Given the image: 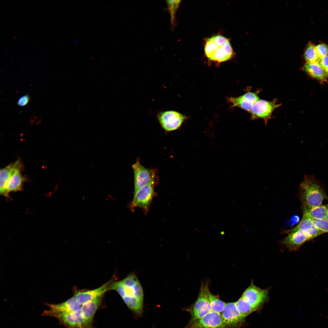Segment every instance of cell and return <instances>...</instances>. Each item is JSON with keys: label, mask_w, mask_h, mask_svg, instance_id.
Instances as JSON below:
<instances>
[{"label": "cell", "mask_w": 328, "mask_h": 328, "mask_svg": "<svg viewBox=\"0 0 328 328\" xmlns=\"http://www.w3.org/2000/svg\"><path fill=\"white\" fill-rule=\"evenodd\" d=\"M56 318L67 328H92L80 311L58 316Z\"/></svg>", "instance_id": "4fadbf2b"}, {"label": "cell", "mask_w": 328, "mask_h": 328, "mask_svg": "<svg viewBox=\"0 0 328 328\" xmlns=\"http://www.w3.org/2000/svg\"><path fill=\"white\" fill-rule=\"evenodd\" d=\"M287 230L302 231L309 234L313 239L323 234L316 227L312 219L304 216H302L301 221L296 226Z\"/></svg>", "instance_id": "ac0fdd59"}, {"label": "cell", "mask_w": 328, "mask_h": 328, "mask_svg": "<svg viewBox=\"0 0 328 328\" xmlns=\"http://www.w3.org/2000/svg\"><path fill=\"white\" fill-rule=\"evenodd\" d=\"M49 309L44 311V315L56 317L70 313L80 311L81 306L73 296L66 301L58 304H48Z\"/></svg>", "instance_id": "ba28073f"}, {"label": "cell", "mask_w": 328, "mask_h": 328, "mask_svg": "<svg viewBox=\"0 0 328 328\" xmlns=\"http://www.w3.org/2000/svg\"><path fill=\"white\" fill-rule=\"evenodd\" d=\"M313 220L316 227L323 234L328 233V221L326 219H316Z\"/></svg>", "instance_id": "484cf974"}, {"label": "cell", "mask_w": 328, "mask_h": 328, "mask_svg": "<svg viewBox=\"0 0 328 328\" xmlns=\"http://www.w3.org/2000/svg\"><path fill=\"white\" fill-rule=\"evenodd\" d=\"M283 232L288 235L282 242L290 250H296L304 243L313 239L309 234L300 230H286Z\"/></svg>", "instance_id": "7c38bea8"}, {"label": "cell", "mask_w": 328, "mask_h": 328, "mask_svg": "<svg viewBox=\"0 0 328 328\" xmlns=\"http://www.w3.org/2000/svg\"><path fill=\"white\" fill-rule=\"evenodd\" d=\"M112 281L111 280L101 287L93 290L77 291L74 294L77 302L80 304H83L91 301L98 297L103 296L107 291L110 290L111 285Z\"/></svg>", "instance_id": "9a60e30c"}, {"label": "cell", "mask_w": 328, "mask_h": 328, "mask_svg": "<svg viewBox=\"0 0 328 328\" xmlns=\"http://www.w3.org/2000/svg\"><path fill=\"white\" fill-rule=\"evenodd\" d=\"M206 56L210 60L221 63L230 60L234 52L229 39L220 35L207 39L204 45Z\"/></svg>", "instance_id": "7a4b0ae2"}, {"label": "cell", "mask_w": 328, "mask_h": 328, "mask_svg": "<svg viewBox=\"0 0 328 328\" xmlns=\"http://www.w3.org/2000/svg\"><path fill=\"white\" fill-rule=\"evenodd\" d=\"M207 293L212 311L221 313L226 303L221 300L218 297L212 294L210 291L209 287L207 289Z\"/></svg>", "instance_id": "7402d4cb"}, {"label": "cell", "mask_w": 328, "mask_h": 328, "mask_svg": "<svg viewBox=\"0 0 328 328\" xmlns=\"http://www.w3.org/2000/svg\"><path fill=\"white\" fill-rule=\"evenodd\" d=\"M304 57L306 63H311L317 62L318 57L315 49V46L309 43L307 46L304 52Z\"/></svg>", "instance_id": "cb8c5ba5"}, {"label": "cell", "mask_w": 328, "mask_h": 328, "mask_svg": "<svg viewBox=\"0 0 328 328\" xmlns=\"http://www.w3.org/2000/svg\"><path fill=\"white\" fill-rule=\"evenodd\" d=\"M259 98L257 93L248 92L237 97H231L227 98L232 107H238L250 112L252 107Z\"/></svg>", "instance_id": "5bb4252c"}, {"label": "cell", "mask_w": 328, "mask_h": 328, "mask_svg": "<svg viewBox=\"0 0 328 328\" xmlns=\"http://www.w3.org/2000/svg\"><path fill=\"white\" fill-rule=\"evenodd\" d=\"M328 210V204L321 205L306 210H302L303 216L312 219H325Z\"/></svg>", "instance_id": "44dd1931"}, {"label": "cell", "mask_w": 328, "mask_h": 328, "mask_svg": "<svg viewBox=\"0 0 328 328\" xmlns=\"http://www.w3.org/2000/svg\"><path fill=\"white\" fill-rule=\"evenodd\" d=\"M29 96L26 94L19 98L17 101V104L20 107L25 106L29 103Z\"/></svg>", "instance_id": "f546056e"}, {"label": "cell", "mask_w": 328, "mask_h": 328, "mask_svg": "<svg viewBox=\"0 0 328 328\" xmlns=\"http://www.w3.org/2000/svg\"><path fill=\"white\" fill-rule=\"evenodd\" d=\"M317 54L319 58L328 55V46L324 43H320L315 46Z\"/></svg>", "instance_id": "83f0119b"}, {"label": "cell", "mask_w": 328, "mask_h": 328, "mask_svg": "<svg viewBox=\"0 0 328 328\" xmlns=\"http://www.w3.org/2000/svg\"><path fill=\"white\" fill-rule=\"evenodd\" d=\"M154 181L140 188L134 193V196L131 204L132 210L136 207L142 209L147 212L155 195Z\"/></svg>", "instance_id": "277c9868"}, {"label": "cell", "mask_w": 328, "mask_h": 328, "mask_svg": "<svg viewBox=\"0 0 328 328\" xmlns=\"http://www.w3.org/2000/svg\"><path fill=\"white\" fill-rule=\"evenodd\" d=\"M21 170L22 168L17 169L8 181L6 187L8 198L9 197V194L10 193L17 192L23 190V185L26 179L22 174L21 173Z\"/></svg>", "instance_id": "e0dca14e"}, {"label": "cell", "mask_w": 328, "mask_h": 328, "mask_svg": "<svg viewBox=\"0 0 328 328\" xmlns=\"http://www.w3.org/2000/svg\"><path fill=\"white\" fill-rule=\"evenodd\" d=\"M22 168V165L21 161L18 159L14 163H11L0 169V193L1 195L8 197L6 187L8 181L17 169Z\"/></svg>", "instance_id": "2e32d148"}, {"label": "cell", "mask_w": 328, "mask_h": 328, "mask_svg": "<svg viewBox=\"0 0 328 328\" xmlns=\"http://www.w3.org/2000/svg\"><path fill=\"white\" fill-rule=\"evenodd\" d=\"M304 70L311 77L322 83L326 82L328 77L317 62L306 63L303 67Z\"/></svg>", "instance_id": "ffe728a7"}, {"label": "cell", "mask_w": 328, "mask_h": 328, "mask_svg": "<svg viewBox=\"0 0 328 328\" xmlns=\"http://www.w3.org/2000/svg\"><path fill=\"white\" fill-rule=\"evenodd\" d=\"M268 295L267 289H261L252 282L245 290L241 297L252 306L259 308L266 301Z\"/></svg>", "instance_id": "8fae6325"}, {"label": "cell", "mask_w": 328, "mask_h": 328, "mask_svg": "<svg viewBox=\"0 0 328 328\" xmlns=\"http://www.w3.org/2000/svg\"><path fill=\"white\" fill-rule=\"evenodd\" d=\"M180 1V0H167L166 1L168 9L171 17L170 23L172 26L175 24L176 13L179 7Z\"/></svg>", "instance_id": "d4e9b609"}, {"label": "cell", "mask_w": 328, "mask_h": 328, "mask_svg": "<svg viewBox=\"0 0 328 328\" xmlns=\"http://www.w3.org/2000/svg\"><path fill=\"white\" fill-rule=\"evenodd\" d=\"M208 288L207 282L202 283L196 300L188 309L191 315L190 322L201 318L212 311L207 293Z\"/></svg>", "instance_id": "3957f363"}, {"label": "cell", "mask_w": 328, "mask_h": 328, "mask_svg": "<svg viewBox=\"0 0 328 328\" xmlns=\"http://www.w3.org/2000/svg\"><path fill=\"white\" fill-rule=\"evenodd\" d=\"M157 117L161 127L167 132L178 129L186 118L184 115L174 110L160 111Z\"/></svg>", "instance_id": "5b68a950"}, {"label": "cell", "mask_w": 328, "mask_h": 328, "mask_svg": "<svg viewBox=\"0 0 328 328\" xmlns=\"http://www.w3.org/2000/svg\"><path fill=\"white\" fill-rule=\"evenodd\" d=\"M220 314L225 328H239L246 317L239 311L235 302L226 303Z\"/></svg>", "instance_id": "8992f818"}, {"label": "cell", "mask_w": 328, "mask_h": 328, "mask_svg": "<svg viewBox=\"0 0 328 328\" xmlns=\"http://www.w3.org/2000/svg\"><path fill=\"white\" fill-rule=\"evenodd\" d=\"M280 104H278L275 101H269L260 100L256 102L252 107L250 113L251 118L252 120L262 118L267 124L271 117L272 113Z\"/></svg>", "instance_id": "52a82bcc"}, {"label": "cell", "mask_w": 328, "mask_h": 328, "mask_svg": "<svg viewBox=\"0 0 328 328\" xmlns=\"http://www.w3.org/2000/svg\"><path fill=\"white\" fill-rule=\"evenodd\" d=\"M235 302L239 311L246 317L258 309L249 303L241 297Z\"/></svg>", "instance_id": "603a6c76"}, {"label": "cell", "mask_w": 328, "mask_h": 328, "mask_svg": "<svg viewBox=\"0 0 328 328\" xmlns=\"http://www.w3.org/2000/svg\"><path fill=\"white\" fill-rule=\"evenodd\" d=\"M299 198L302 210L321 205L328 199L320 182L313 174L304 175L299 187Z\"/></svg>", "instance_id": "6da1fadb"}, {"label": "cell", "mask_w": 328, "mask_h": 328, "mask_svg": "<svg viewBox=\"0 0 328 328\" xmlns=\"http://www.w3.org/2000/svg\"><path fill=\"white\" fill-rule=\"evenodd\" d=\"M132 168L134 175V193L154 181L155 173L153 170L144 167L138 161L132 165Z\"/></svg>", "instance_id": "9c48e42d"}, {"label": "cell", "mask_w": 328, "mask_h": 328, "mask_svg": "<svg viewBox=\"0 0 328 328\" xmlns=\"http://www.w3.org/2000/svg\"><path fill=\"white\" fill-rule=\"evenodd\" d=\"M325 219H326L328 221V210H327V214H326V216Z\"/></svg>", "instance_id": "4dcf8cb0"}, {"label": "cell", "mask_w": 328, "mask_h": 328, "mask_svg": "<svg viewBox=\"0 0 328 328\" xmlns=\"http://www.w3.org/2000/svg\"><path fill=\"white\" fill-rule=\"evenodd\" d=\"M121 281L125 286L132 287L139 282V281L135 274L131 273Z\"/></svg>", "instance_id": "4316f807"}, {"label": "cell", "mask_w": 328, "mask_h": 328, "mask_svg": "<svg viewBox=\"0 0 328 328\" xmlns=\"http://www.w3.org/2000/svg\"><path fill=\"white\" fill-rule=\"evenodd\" d=\"M103 296L98 297L81 306L80 311L88 323L91 326L93 317L101 303Z\"/></svg>", "instance_id": "d6986e66"}, {"label": "cell", "mask_w": 328, "mask_h": 328, "mask_svg": "<svg viewBox=\"0 0 328 328\" xmlns=\"http://www.w3.org/2000/svg\"><path fill=\"white\" fill-rule=\"evenodd\" d=\"M317 62L328 77V55L319 58Z\"/></svg>", "instance_id": "f1b7e54d"}, {"label": "cell", "mask_w": 328, "mask_h": 328, "mask_svg": "<svg viewBox=\"0 0 328 328\" xmlns=\"http://www.w3.org/2000/svg\"><path fill=\"white\" fill-rule=\"evenodd\" d=\"M186 328H225L220 313L212 311L202 317L190 322Z\"/></svg>", "instance_id": "30bf717a"}]
</instances>
